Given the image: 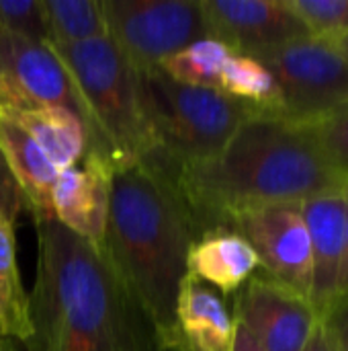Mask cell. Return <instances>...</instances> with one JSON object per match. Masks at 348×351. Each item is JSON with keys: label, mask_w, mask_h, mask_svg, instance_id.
<instances>
[{"label": "cell", "mask_w": 348, "mask_h": 351, "mask_svg": "<svg viewBox=\"0 0 348 351\" xmlns=\"http://www.w3.org/2000/svg\"><path fill=\"white\" fill-rule=\"evenodd\" d=\"M27 351H164L105 251L57 220H37Z\"/></svg>", "instance_id": "cell-1"}, {"label": "cell", "mask_w": 348, "mask_h": 351, "mask_svg": "<svg viewBox=\"0 0 348 351\" xmlns=\"http://www.w3.org/2000/svg\"><path fill=\"white\" fill-rule=\"evenodd\" d=\"M197 239L195 218L178 187V169L160 150L115 169L103 251L154 325L164 351L187 276V255Z\"/></svg>", "instance_id": "cell-2"}, {"label": "cell", "mask_w": 348, "mask_h": 351, "mask_svg": "<svg viewBox=\"0 0 348 351\" xmlns=\"http://www.w3.org/2000/svg\"><path fill=\"white\" fill-rule=\"evenodd\" d=\"M314 123L256 111L207 162L178 169V187L199 237L254 206L302 204L343 185Z\"/></svg>", "instance_id": "cell-3"}, {"label": "cell", "mask_w": 348, "mask_h": 351, "mask_svg": "<svg viewBox=\"0 0 348 351\" xmlns=\"http://www.w3.org/2000/svg\"><path fill=\"white\" fill-rule=\"evenodd\" d=\"M51 49L72 76L86 111L84 154L101 156L115 169L152 156L158 142L142 105L137 72L113 41L103 35Z\"/></svg>", "instance_id": "cell-4"}, {"label": "cell", "mask_w": 348, "mask_h": 351, "mask_svg": "<svg viewBox=\"0 0 348 351\" xmlns=\"http://www.w3.org/2000/svg\"><path fill=\"white\" fill-rule=\"evenodd\" d=\"M137 84L158 150L176 169L213 160L258 111L222 90L180 84L162 68L137 72Z\"/></svg>", "instance_id": "cell-5"}, {"label": "cell", "mask_w": 348, "mask_h": 351, "mask_svg": "<svg viewBox=\"0 0 348 351\" xmlns=\"http://www.w3.org/2000/svg\"><path fill=\"white\" fill-rule=\"evenodd\" d=\"M254 58L275 80V115L314 123L348 109V58L330 37L310 35Z\"/></svg>", "instance_id": "cell-6"}, {"label": "cell", "mask_w": 348, "mask_h": 351, "mask_svg": "<svg viewBox=\"0 0 348 351\" xmlns=\"http://www.w3.org/2000/svg\"><path fill=\"white\" fill-rule=\"evenodd\" d=\"M107 37L135 72L158 70L164 60L207 39L201 0H101Z\"/></svg>", "instance_id": "cell-7"}, {"label": "cell", "mask_w": 348, "mask_h": 351, "mask_svg": "<svg viewBox=\"0 0 348 351\" xmlns=\"http://www.w3.org/2000/svg\"><path fill=\"white\" fill-rule=\"evenodd\" d=\"M64 107L86 128V111L49 43L0 29V113Z\"/></svg>", "instance_id": "cell-8"}, {"label": "cell", "mask_w": 348, "mask_h": 351, "mask_svg": "<svg viewBox=\"0 0 348 351\" xmlns=\"http://www.w3.org/2000/svg\"><path fill=\"white\" fill-rule=\"evenodd\" d=\"M254 249L267 276L310 298L312 247L302 204H267L244 208L226 220Z\"/></svg>", "instance_id": "cell-9"}, {"label": "cell", "mask_w": 348, "mask_h": 351, "mask_svg": "<svg viewBox=\"0 0 348 351\" xmlns=\"http://www.w3.org/2000/svg\"><path fill=\"white\" fill-rule=\"evenodd\" d=\"M232 317L265 351H302L320 321L308 296L267 274L236 292Z\"/></svg>", "instance_id": "cell-10"}, {"label": "cell", "mask_w": 348, "mask_h": 351, "mask_svg": "<svg viewBox=\"0 0 348 351\" xmlns=\"http://www.w3.org/2000/svg\"><path fill=\"white\" fill-rule=\"evenodd\" d=\"M201 10L207 39L252 58L310 37L287 0H201Z\"/></svg>", "instance_id": "cell-11"}, {"label": "cell", "mask_w": 348, "mask_h": 351, "mask_svg": "<svg viewBox=\"0 0 348 351\" xmlns=\"http://www.w3.org/2000/svg\"><path fill=\"white\" fill-rule=\"evenodd\" d=\"M82 158L84 169L59 171L51 206L55 220L64 228L101 251L109 224L115 165L94 154H84Z\"/></svg>", "instance_id": "cell-12"}, {"label": "cell", "mask_w": 348, "mask_h": 351, "mask_svg": "<svg viewBox=\"0 0 348 351\" xmlns=\"http://www.w3.org/2000/svg\"><path fill=\"white\" fill-rule=\"evenodd\" d=\"M312 247L310 302L324 319L338 302V274L345 241V183L302 202Z\"/></svg>", "instance_id": "cell-13"}, {"label": "cell", "mask_w": 348, "mask_h": 351, "mask_svg": "<svg viewBox=\"0 0 348 351\" xmlns=\"http://www.w3.org/2000/svg\"><path fill=\"white\" fill-rule=\"evenodd\" d=\"M236 321L226 302L199 280L185 276L166 351H234Z\"/></svg>", "instance_id": "cell-14"}, {"label": "cell", "mask_w": 348, "mask_h": 351, "mask_svg": "<svg viewBox=\"0 0 348 351\" xmlns=\"http://www.w3.org/2000/svg\"><path fill=\"white\" fill-rule=\"evenodd\" d=\"M258 267V257L248 241L228 228L201 234L187 255V276L217 288L224 296L236 294Z\"/></svg>", "instance_id": "cell-15"}, {"label": "cell", "mask_w": 348, "mask_h": 351, "mask_svg": "<svg viewBox=\"0 0 348 351\" xmlns=\"http://www.w3.org/2000/svg\"><path fill=\"white\" fill-rule=\"evenodd\" d=\"M0 148L33 220H55L51 195L59 169L12 119L0 115Z\"/></svg>", "instance_id": "cell-16"}, {"label": "cell", "mask_w": 348, "mask_h": 351, "mask_svg": "<svg viewBox=\"0 0 348 351\" xmlns=\"http://www.w3.org/2000/svg\"><path fill=\"white\" fill-rule=\"evenodd\" d=\"M0 115L18 123L59 171L76 167L86 152L84 121L64 107H43Z\"/></svg>", "instance_id": "cell-17"}, {"label": "cell", "mask_w": 348, "mask_h": 351, "mask_svg": "<svg viewBox=\"0 0 348 351\" xmlns=\"http://www.w3.org/2000/svg\"><path fill=\"white\" fill-rule=\"evenodd\" d=\"M31 333V300L16 263L14 222L0 216V337L27 343Z\"/></svg>", "instance_id": "cell-18"}, {"label": "cell", "mask_w": 348, "mask_h": 351, "mask_svg": "<svg viewBox=\"0 0 348 351\" xmlns=\"http://www.w3.org/2000/svg\"><path fill=\"white\" fill-rule=\"evenodd\" d=\"M47 43L68 45L107 35L103 2L98 0H39Z\"/></svg>", "instance_id": "cell-19"}, {"label": "cell", "mask_w": 348, "mask_h": 351, "mask_svg": "<svg viewBox=\"0 0 348 351\" xmlns=\"http://www.w3.org/2000/svg\"><path fill=\"white\" fill-rule=\"evenodd\" d=\"M232 53L228 45L215 39H201L164 60L160 68L180 84L219 90L222 72Z\"/></svg>", "instance_id": "cell-20"}, {"label": "cell", "mask_w": 348, "mask_h": 351, "mask_svg": "<svg viewBox=\"0 0 348 351\" xmlns=\"http://www.w3.org/2000/svg\"><path fill=\"white\" fill-rule=\"evenodd\" d=\"M219 90L250 103L258 111L265 113H275L277 109V88L271 72L252 56L244 53H232L228 60L222 80H219Z\"/></svg>", "instance_id": "cell-21"}, {"label": "cell", "mask_w": 348, "mask_h": 351, "mask_svg": "<svg viewBox=\"0 0 348 351\" xmlns=\"http://www.w3.org/2000/svg\"><path fill=\"white\" fill-rule=\"evenodd\" d=\"M310 35L332 37L343 31L348 0H287Z\"/></svg>", "instance_id": "cell-22"}, {"label": "cell", "mask_w": 348, "mask_h": 351, "mask_svg": "<svg viewBox=\"0 0 348 351\" xmlns=\"http://www.w3.org/2000/svg\"><path fill=\"white\" fill-rule=\"evenodd\" d=\"M0 29L47 43L39 0H0Z\"/></svg>", "instance_id": "cell-23"}, {"label": "cell", "mask_w": 348, "mask_h": 351, "mask_svg": "<svg viewBox=\"0 0 348 351\" xmlns=\"http://www.w3.org/2000/svg\"><path fill=\"white\" fill-rule=\"evenodd\" d=\"M314 128L330 165L343 179H348V109L314 121Z\"/></svg>", "instance_id": "cell-24"}, {"label": "cell", "mask_w": 348, "mask_h": 351, "mask_svg": "<svg viewBox=\"0 0 348 351\" xmlns=\"http://www.w3.org/2000/svg\"><path fill=\"white\" fill-rule=\"evenodd\" d=\"M23 210H27L25 197H23L12 173L8 169V162H6L2 148H0V216L14 222Z\"/></svg>", "instance_id": "cell-25"}, {"label": "cell", "mask_w": 348, "mask_h": 351, "mask_svg": "<svg viewBox=\"0 0 348 351\" xmlns=\"http://www.w3.org/2000/svg\"><path fill=\"white\" fill-rule=\"evenodd\" d=\"M334 351H348V296L340 298L324 317Z\"/></svg>", "instance_id": "cell-26"}, {"label": "cell", "mask_w": 348, "mask_h": 351, "mask_svg": "<svg viewBox=\"0 0 348 351\" xmlns=\"http://www.w3.org/2000/svg\"><path fill=\"white\" fill-rule=\"evenodd\" d=\"M348 296V179L345 181V241H343V263L338 274V300Z\"/></svg>", "instance_id": "cell-27"}, {"label": "cell", "mask_w": 348, "mask_h": 351, "mask_svg": "<svg viewBox=\"0 0 348 351\" xmlns=\"http://www.w3.org/2000/svg\"><path fill=\"white\" fill-rule=\"evenodd\" d=\"M302 351H334V346H332V339H330V333H328V327H326L324 319H320L316 323L310 339L306 341Z\"/></svg>", "instance_id": "cell-28"}, {"label": "cell", "mask_w": 348, "mask_h": 351, "mask_svg": "<svg viewBox=\"0 0 348 351\" xmlns=\"http://www.w3.org/2000/svg\"><path fill=\"white\" fill-rule=\"evenodd\" d=\"M234 351H265L250 335L244 327L236 323V339H234Z\"/></svg>", "instance_id": "cell-29"}, {"label": "cell", "mask_w": 348, "mask_h": 351, "mask_svg": "<svg viewBox=\"0 0 348 351\" xmlns=\"http://www.w3.org/2000/svg\"><path fill=\"white\" fill-rule=\"evenodd\" d=\"M0 351H27L25 346L10 337H0Z\"/></svg>", "instance_id": "cell-30"}, {"label": "cell", "mask_w": 348, "mask_h": 351, "mask_svg": "<svg viewBox=\"0 0 348 351\" xmlns=\"http://www.w3.org/2000/svg\"><path fill=\"white\" fill-rule=\"evenodd\" d=\"M330 39L336 43V47L348 58V33H336V35H332Z\"/></svg>", "instance_id": "cell-31"}, {"label": "cell", "mask_w": 348, "mask_h": 351, "mask_svg": "<svg viewBox=\"0 0 348 351\" xmlns=\"http://www.w3.org/2000/svg\"><path fill=\"white\" fill-rule=\"evenodd\" d=\"M340 33H348V14L347 19H345V25H343V31Z\"/></svg>", "instance_id": "cell-32"}]
</instances>
